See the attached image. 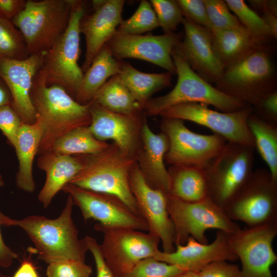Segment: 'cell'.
Wrapping results in <instances>:
<instances>
[{"mask_svg":"<svg viewBox=\"0 0 277 277\" xmlns=\"http://www.w3.org/2000/svg\"><path fill=\"white\" fill-rule=\"evenodd\" d=\"M31 97L43 128L39 155L52 151L54 142L68 132L91 123L89 103L82 105L63 87L48 85L41 68L33 79Z\"/></svg>","mask_w":277,"mask_h":277,"instance_id":"1","label":"cell"},{"mask_svg":"<svg viewBox=\"0 0 277 277\" xmlns=\"http://www.w3.org/2000/svg\"><path fill=\"white\" fill-rule=\"evenodd\" d=\"M74 205L68 195L65 206L57 218L30 215L13 220L12 226L19 227L27 233L38 258L48 264L69 260L85 262L88 249L84 238L79 239L73 222Z\"/></svg>","mask_w":277,"mask_h":277,"instance_id":"2","label":"cell"},{"mask_svg":"<svg viewBox=\"0 0 277 277\" xmlns=\"http://www.w3.org/2000/svg\"><path fill=\"white\" fill-rule=\"evenodd\" d=\"M171 56L177 74V83L168 93L147 102L144 107L146 115H160L172 107L186 103L212 105L224 112L238 111L248 105L213 87L196 73L183 53L181 42L173 49Z\"/></svg>","mask_w":277,"mask_h":277,"instance_id":"3","label":"cell"},{"mask_svg":"<svg viewBox=\"0 0 277 277\" xmlns=\"http://www.w3.org/2000/svg\"><path fill=\"white\" fill-rule=\"evenodd\" d=\"M81 155L82 167L69 183L114 195L140 215L129 184V174L135 159L122 153L113 143L100 153Z\"/></svg>","mask_w":277,"mask_h":277,"instance_id":"4","label":"cell"},{"mask_svg":"<svg viewBox=\"0 0 277 277\" xmlns=\"http://www.w3.org/2000/svg\"><path fill=\"white\" fill-rule=\"evenodd\" d=\"M71 0H27L11 22L23 34L30 55L45 54L65 32Z\"/></svg>","mask_w":277,"mask_h":277,"instance_id":"5","label":"cell"},{"mask_svg":"<svg viewBox=\"0 0 277 277\" xmlns=\"http://www.w3.org/2000/svg\"><path fill=\"white\" fill-rule=\"evenodd\" d=\"M84 14V2L71 0L68 27L44 55L41 67L48 85L63 87L73 98L83 76L78 60L80 25Z\"/></svg>","mask_w":277,"mask_h":277,"instance_id":"6","label":"cell"},{"mask_svg":"<svg viewBox=\"0 0 277 277\" xmlns=\"http://www.w3.org/2000/svg\"><path fill=\"white\" fill-rule=\"evenodd\" d=\"M255 148L227 142L204 168L208 197L223 208L251 175Z\"/></svg>","mask_w":277,"mask_h":277,"instance_id":"7","label":"cell"},{"mask_svg":"<svg viewBox=\"0 0 277 277\" xmlns=\"http://www.w3.org/2000/svg\"><path fill=\"white\" fill-rule=\"evenodd\" d=\"M223 209L231 220L248 227L277 224V181L268 169L254 170Z\"/></svg>","mask_w":277,"mask_h":277,"instance_id":"8","label":"cell"},{"mask_svg":"<svg viewBox=\"0 0 277 277\" xmlns=\"http://www.w3.org/2000/svg\"><path fill=\"white\" fill-rule=\"evenodd\" d=\"M167 209L174 225L175 246L185 244L190 236L201 243L207 244L205 232L209 229L229 233L241 229L222 208L209 197L189 202L168 195Z\"/></svg>","mask_w":277,"mask_h":277,"instance_id":"9","label":"cell"},{"mask_svg":"<svg viewBox=\"0 0 277 277\" xmlns=\"http://www.w3.org/2000/svg\"><path fill=\"white\" fill-rule=\"evenodd\" d=\"M272 73L269 56L256 48L226 68L216 88L248 105L255 106L266 95L275 90L269 84Z\"/></svg>","mask_w":277,"mask_h":277,"instance_id":"10","label":"cell"},{"mask_svg":"<svg viewBox=\"0 0 277 277\" xmlns=\"http://www.w3.org/2000/svg\"><path fill=\"white\" fill-rule=\"evenodd\" d=\"M94 228L103 234L102 253L115 277L128 273L140 261L153 258L161 242L151 233L133 229L106 227L98 223Z\"/></svg>","mask_w":277,"mask_h":277,"instance_id":"11","label":"cell"},{"mask_svg":"<svg viewBox=\"0 0 277 277\" xmlns=\"http://www.w3.org/2000/svg\"><path fill=\"white\" fill-rule=\"evenodd\" d=\"M161 128L169 141L166 163L204 169L223 149L227 141L221 136L205 135L189 129L183 121L163 118Z\"/></svg>","mask_w":277,"mask_h":277,"instance_id":"12","label":"cell"},{"mask_svg":"<svg viewBox=\"0 0 277 277\" xmlns=\"http://www.w3.org/2000/svg\"><path fill=\"white\" fill-rule=\"evenodd\" d=\"M252 112L250 105L238 111L224 112L209 109L200 103H186L172 107L160 115L165 118L188 121L204 126L227 142L255 148L254 139L247 125Z\"/></svg>","mask_w":277,"mask_h":277,"instance_id":"13","label":"cell"},{"mask_svg":"<svg viewBox=\"0 0 277 277\" xmlns=\"http://www.w3.org/2000/svg\"><path fill=\"white\" fill-rule=\"evenodd\" d=\"M62 190L71 196L85 222L93 220L106 227L148 231L145 221L114 195L88 190L69 183Z\"/></svg>","mask_w":277,"mask_h":277,"instance_id":"14","label":"cell"},{"mask_svg":"<svg viewBox=\"0 0 277 277\" xmlns=\"http://www.w3.org/2000/svg\"><path fill=\"white\" fill-rule=\"evenodd\" d=\"M277 224L241 228L229 236L230 245L242 264L240 277H273L271 266L276 262L272 243Z\"/></svg>","mask_w":277,"mask_h":277,"instance_id":"15","label":"cell"},{"mask_svg":"<svg viewBox=\"0 0 277 277\" xmlns=\"http://www.w3.org/2000/svg\"><path fill=\"white\" fill-rule=\"evenodd\" d=\"M129 184L138 213L148 225V232L160 239L163 252H173L174 228L167 209L168 195L148 184L136 162L130 170Z\"/></svg>","mask_w":277,"mask_h":277,"instance_id":"16","label":"cell"},{"mask_svg":"<svg viewBox=\"0 0 277 277\" xmlns=\"http://www.w3.org/2000/svg\"><path fill=\"white\" fill-rule=\"evenodd\" d=\"M175 33L163 35L125 34L115 31L107 44L113 56L118 61L133 58L149 62L176 73L171 56L173 49L180 43Z\"/></svg>","mask_w":277,"mask_h":277,"instance_id":"17","label":"cell"},{"mask_svg":"<svg viewBox=\"0 0 277 277\" xmlns=\"http://www.w3.org/2000/svg\"><path fill=\"white\" fill-rule=\"evenodd\" d=\"M91 123L89 129L97 140H112L125 155L135 159L141 144L144 115L135 116L115 113L89 103Z\"/></svg>","mask_w":277,"mask_h":277,"instance_id":"18","label":"cell"},{"mask_svg":"<svg viewBox=\"0 0 277 277\" xmlns=\"http://www.w3.org/2000/svg\"><path fill=\"white\" fill-rule=\"evenodd\" d=\"M44 55H32L20 60L0 58V77L10 91L11 107L24 124H32L36 121L31 91L33 79L42 67Z\"/></svg>","mask_w":277,"mask_h":277,"instance_id":"19","label":"cell"},{"mask_svg":"<svg viewBox=\"0 0 277 277\" xmlns=\"http://www.w3.org/2000/svg\"><path fill=\"white\" fill-rule=\"evenodd\" d=\"M230 234L218 230L210 244L201 243L190 236L185 244L176 245L173 252L166 253L158 249L153 258L184 271L194 272H199L213 262L234 261L238 259L229 244Z\"/></svg>","mask_w":277,"mask_h":277,"instance_id":"20","label":"cell"},{"mask_svg":"<svg viewBox=\"0 0 277 277\" xmlns=\"http://www.w3.org/2000/svg\"><path fill=\"white\" fill-rule=\"evenodd\" d=\"M182 24L185 37L181 47L186 61L205 81L217 83L225 68L214 50L211 31L185 17Z\"/></svg>","mask_w":277,"mask_h":277,"instance_id":"21","label":"cell"},{"mask_svg":"<svg viewBox=\"0 0 277 277\" xmlns=\"http://www.w3.org/2000/svg\"><path fill=\"white\" fill-rule=\"evenodd\" d=\"M124 0H105L89 15H84L80 28L86 41L85 60L81 67L83 72L89 68L94 58L114 34L122 21Z\"/></svg>","mask_w":277,"mask_h":277,"instance_id":"22","label":"cell"},{"mask_svg":"<svg viewBox=\"0 0 277 277\" xmlns=\"http://www.w3.org/2000/svg\"><path fill=\"white\" fill-rule=\"evenodd\" d=\"M141 144L135 160L145 179L152 187L170 194V180L165 156L168 139L163 132H153L145 118L141 129Z\"/></svg>","mask_w":277,"mask_h":277,"instance_id":"23","label":"cell"},{"mask_svg":"<svg viewBox=\"0 0 277 277\" xmlns=\"http://www.w3.org/2000/svg\"><path fill=\"white\" fill-rule=\"evenodd\" d=\"M37 164L46 173L45 182L38 199L47 208L57 192L79 172L83 160L81 155H69L50 151L39 155Z\"/></svg>","mask_w":277,"mask_h":277,"instance_id":"24","label":"cell"},{"mask_svg":"<svg viewBox=\"0 0 277 277\" xmlns=\"http://www.w3.org/2000/svg\"><path fill=\"white\" fill-rule=\"evenodd\" d=\"M43 132L40 120L32 124L23 123L14 147L18 161L16 183L19 189L32 193L35 189L32 174L33 163L37 153Z\"/></svg>","mask_w":277,"mask_h":277,"instance_id":"25","label":"cell"},{"mask_svg":"<svg viewBox=\"0 0 277 277\" xmlns=\"http://www.w3.org/2000/svg\"><path fill=\"white\" fill-rule=\"evenodd\" d=\"M121 66V61L116 60L107 45H105L83 73L74 100L82 105L91 102L109 78L119 73Z\"/></svg>","mask_w":277,"mask_h":277,"instance_id":"26","label":"cell"},{"mask_svg":"<svg viewBox=\"0 0 277 277\" xmlns=\"http://www.w3.org/2000/svg\"><path fill=\"white\" fill-rule=\"evenodd\" d=\"M168 170L170 180L169 195L189 202H197L208 197L204 169L173 165Z\"/></svg>","mask_w":277,"mask_h":277,"instance_id":"27","label":"cell"},{"mask_svg":"<svg viewBox=\"0 0 277 277\" xmlns=\"http://www.w3.org/2000/svg\"><path fill=\"white\" fill-rule=\"evenodd\" d=\"M211 32L214 50L225 68L256 49V43L244 27Z\"/></svg>","mask_w":277,"mask_h":277,"instance_id":"28","label":"cell"},{"mask_svg":"<svg viewBox=\"0 0 277 277\" xmlns=\"http://www.w3.org/2000/svg\"><path fill=\"white\" fill-rule=\"evenodd\" d=\"M134 98L143 108L151 96L171 84L172 73H148L137 70L128 62L121 61L118 74Z\"/></svg>","mask_w":277,"mask_h":277,"instance_id":"29","label":"cell"},{"mask_svg":"<svg viewBox=\"0 0 277 277\" xmlns=\"http://www.w3.org/2000/svg\"><path fill=\"white\" fill-rule=\"evenodd\" d=\"M92 101L117 113L140 116L145 113L143 106L124 84L118 74L110 77L97 91Z\"/></svg>","mask_w":277,"mask_h":277,"instance_id":"30","label":"cell"},{"mask_svg":"<svg viewBox=\"0 0 277 277\" xmlns=\"http://www.w3.org/2000/svg\"><path fill=\"white\" fill-rule=\"evenodd\" d=\"M247 125L255 148L267 165L272 177L277 181L276 123L263 120L252 112L248 117Z\"/></svg>","mask_w":277,"mask_h":277,"instance_id":"31","label":"cell"},{"mask_svg":"<svg viewBox=\"0 0 277 277\" xmlns=\"http://www.w3.org/2000/svg\"><path fill=\"white\" fill-rule=\"evenodd\" d=\"M110 144L96 138L88 126L80 127L59 137L52 151L69 155L94 154L104 151Z\"/></svg>","mask_w":277,"mask_h":277,"instance_id":"32","label":"cell"},{"mask_svg":"<svg viewBox=\"0 0 277 277\" xmlns=\"http://www.w3.org/2000/svg\"><path fill=\"white\" fill-rule=\"evenodd\" d=\"M28 56L22 33L11 21L0 18V58L20 60Z\"/></svg>","mask_w":277,"mask_h":277,"instance_id":"33","label":"cell"},{"mask_svg":"<svg viewBox=\"0 0 277 277\" xmlns=\"http://www.w3.org/2000/svg\"><path fill=\"white\" fill-rule=\"evenodd\" d=\"M229 9L249 32L257 44L272 36L269 29L260 17L242 0L225 1Z\"/></svg>","mask_w":277,"mask_h":277,"instance_id":"34","label":"cell"},{"mask_svg":"<svg viewBox=\"0 0 277 277\" xmlns=\"http://www.w3.org/2000/svg\"><path fill=\"white\" fill-rule=\"evenodd\" d=\"M158 27L157 17L150 3L143 0L130 17L122 20L116 31L125 34H142Z\"/></svg>","mask_w":277,"mask_h":277,"instance_id":"35","label":"cell"},{"mask_svg":"<svg viewBox=\"0 0 277 277\" xmlns=\"http://www.w3.org/2000/svg\"><path fill=\"white\" fill-rule=\"evenodd\" d=\"M150 3L156 14L159 27L165 34L174 33L184 18L177 1L151 0Z\"/></svg>","mask_w":277,"mask_h":277,"instance_id":"36","label":"cell"},{"mask_svg":"<svg viewBox=\"0 0 277 277\" xmlns=\"http://www.w3.org/2000/svg\"><path fill=\"white\" fill-rule=\"evenodd\" d=\"M184 271L152 257L140 261L129 272L116 277H177Z\"/></svg>","mask_w":277,"mask_h":277,"instance_id":"37","label":"cell"},{"mask_svg":"<svg viewBox=\"0 0 277 277\" xmlns=\"http://www.w3.org/2000/svg\"><path fill=\"white\" fill-rule=\"evenodd\" d=\"M211 25V31L244 27L229 11L225 1L203 0Z\"/></svg>","mask_w":277,"mask_h":277,"instance_id":"38","label":"cell"},{"mask_svg":"<svg viewBox=\"0 0 277 277\" xmlns=\"http://www.w3.org/2000/svg\"><path fill=\"white\" fill-rule=\"evenodd\" d=\"M91 273L85 262L71 260L50 263L46 269L47 277H90Z\"/></svg>","mask_w":277,"mask_h":277,"instance_id":"39","label":"cell"},{"mask_svg":"<svg viewBox=\"0 0 277 277\" xmlns=\"http://www.w3.org/2000/svg\"><path fill=\"white\" fill-rule=\"evenodd\" d=\"M22 124L20 117L10 105L0 108V130L13 147Z\"/></svg>","mask_w":277,"mask_h":277,"instance_id":"40","label":"cell"},{"mask_svg":"<svg viewBox=\"0 0 277 277\" xmlns=\"http://www.w3.org/2000/svg\"><path fill=\"white\" fill-rule=\"evenodd\" d=\"M177 2L185 17L211 31V25L203 1L178 0Z\"/></svg>","mask_w":277,"mask_h":277,"instance_id":"41","label":"cell"},{"mask_svg":"<svg viewBox=\"0 0 277 277\" xmlns=\"http://www.w3.org/2000/svg\"><path fill=\"white\" fill-rule=\"evenodd\" d=\"M240 270L236 265L218 261L207 265L199 272L200 277H240Z\"/></svg>","mask_w":277,"mask_h":277,"instance_id":"42","label":"cell"},{"mask_svg":"<svg viewBox=\"0 0 277 277\" xmlns=\"http://www.w3.org/2000/svg\"><path fill=\"white\" fill-rule=\"evenodd\" d=\"M88 250L93 256L96 267V277H115L106 263L102 254L100 245L93 237L87 235L84 238Z\"/></svg>","mask_w":277,"mask_h":277,"instance_id":"43","label":"cell"},{"mask_svg":"<svg viewBox=\"0 0 277 277\" xmlns=\"http://www.w3.org/2000/svg\"><path fill=\"white\" fill-rule=\"evenodd\" d=\"M259 117L273 123H277V92H270L266 95L255 106Z\"/></svg>","mask_w":277,"mask_h":277,"instance_id":"44","label":"cell"},{"mask_svg":"<svg viewBox=\"0 0 277 277\" xmlns=\"http://www.w3.org/2000/svg\"><path fill=\"white\" fill-rule=\"evenodd\" d=\"M13 220L0 211V266L4 268L10 267L18 256L16 253L6 245L1 231V226H12Z\"/></svg>","mask_w":277,"mask_h":277,"instance_id":"45","label":"cell"},{"mask_svg":"<svg viewBox=\"0 0 277 277\" xmlns=\"http://www.w3.org/2000/svg\"><path fill=\"white\" fill-rule=\"evenodd\" d=\"M25 0H0V18L11 21L24 8Z\"/></svg>","mask_w":277,"mask_h":277,"instance_id":"46","label":"cell"},{"mask_svg":"<svg viewBox=\"0 0 277 277\" xmlns=\"http://www.w3.org/2000/svg\"><path fill=\"white\" fill-rule=\"evenodd\" d=\"M13 277H39V275L33 263L25 260L22 262Z\"/></svg>","mask_w":277,"mask_h":277,"instance_id":"47","label":"cell"},{"mask_svg":"<svg viewBox=\"0 0 277 277\" xmlns=\"http://www.w3.org/2000/svg\"><path fill=\"white\" fill-rule=\"evenodd\" d=\"M250 2L254 6L261 9L263 12H270L276 15V1H251Z\"/></svg>","mask_w":277,"mask_h":277,"instance_id":"48","label":"cell"},{"mask_svg":"<svg viewBox=\"0 0 277 277\" xmlns=\"http://www.w3.org/2000/svg\"><path fill=\"white\" fill-rule=\"evenodd\" d=\"M263 16L262 17L268 27L272 36L274 38L277 36V19L276 15L270 12H263Z\"/></svg>","mask_w":277,"mask_h":277,"instance_id":"49","label":"cell"},{"mask_svg":"<svg viewBox=\"0 0 277 277\" xmlns=\"http://www.w3.org/2000/svg\"><path fill=\"white\" fill-rule=\"evenodd\" d=\"M11 96L10 91L4 81L0 77V108L11 105Z\"/></svg>","mask_w":277,"mask_h":277,"instance_id":"50","label":"cell"},{"mask_svg":"<svg viewBox=\"0 0 277 277\" xmlns=\"http://www.w3.org/2000/svg\"><path fill=\"white\" fill-rule=\"evenodd\" d=\"M177 277H200L199 272L185 271Z\"/></svg>","mask_w":277,"mask_h":277,"instance_id":"51","label":"cell"},{"mask_svg":"<svg viewBox=\"0 0 277 277\" xmlns=\"http://www.w3.org/2000/svg\"><path fill=\"white\" fill-rule=\"evenodd\" d=\"M4 182L2 177V176L1 175L0 173V187H2L4 185Z\"/></svg>","mask_w":277,"mask_h":277,"instance_id":"52","label":"cell"}]
</instances>
